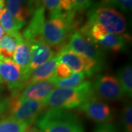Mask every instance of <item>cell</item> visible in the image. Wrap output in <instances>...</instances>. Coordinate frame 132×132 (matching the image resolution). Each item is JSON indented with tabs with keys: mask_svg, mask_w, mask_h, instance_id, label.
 <instances>
[{
	"mask_svg": "<svg viewBox=\"0 0 132 132\" xmlns=\"http://www.w3.org/2000/svg\"><path fill=\"white\" fill-rule=\"evenodd\" d=\"M95 95L93 83L85 81L75 87L54 89L43 101V103L47 108L70 110L79 108Z\"/></svg>",
	"mask_w": 132,
	"mask_h": 132,
	"instance_id": "6da1fadb",
	"label": "cell"
},
{
	"mask_svg": "<svg viewBox=\"0 0 132 132\" xmlns=\"http://www.w3.org/2000/svg\"><path fill=\"white\" fill-rule=\"evenodd\" d=\"M42 132H85L76 114L62 109H47L36 121Z\"/></svg>",
	"mask_w": 132,
	"mask_h": 132,
	"instance_id": "7a4b0ae2",
	"label": "cell"
},
{
	"mask_svg": "<svg viewBox=\"0 0 132 132\" xmlns=\"http://www.w3.org/2000/svg\"><path fill=\"white\" fill-rule=\"evenodd\" d=\"M90 23H96L104 26L109 34L122 35L126 30L127 22L121 13L113 8L101 5L92 7L87 13Z\"/></svg>",
	"mask_w": 132,
	"mask_h": 132,
	"instance_id": "3957f363",
	"label": "cell"
},
{
	"mask_svg": "<svg viewBox=\"0 0 132 132\" xmlns=\"http://www.w3.org/2000/svg\"><path fill=\"white\" fill-rule=\"evenodd\" d=\"M19 93H12L8 98V115L33 125L48 108L43 101L20 99Z\"/></svg>",
	"mask_w": 132,
	"mask_h": 132,
	"instance_id": "277c9868",
	"label": "cell"
},
{
	"mask_svg": "<svg viewBox=\"0 0 132 132\" xmlns=\"http://www.w3.org/2000/svg\"><path fill=\"white\" fill-rule=\"evenodd\" d=\"M32 72L15 63L13 60L0 61V83H4L12 93H17L26 87Z\"/></svg>",
	"mask_w": 132,
	"mask_h": 132,
	"instance_id": "5b68a950",
	"label": "cell"
},
{
	"mask_svg": "<svg viewBox=\"0 0 132 132\" xmlns=\"http://www.w3.org/2000/svg\"><path fill=\"white\" fill-rule=\"evenodd\" d=\"M65 45L76 53L89 57L103 65H104L103 52L96 43L79 31H75L71 34L68 37V42Z\"/></svg>",
	"mask_w": 132,
	"mask_h": 132,
	"instance_id": "8992f818",
	"label": "cell"
},
{
	"mask_svg": "<svg viewBox=\"0 0 132 132\" xmlns=\"http://www.w3.org/2000/svg\"><path fill=\"white\" fill-rule=\"evenodd\" d=\"M95 95L107 101H118L123 98V93L119 81L112 75H99L93 83Z\"/></svg>",
	"mask_w": 132,
	"mask_h": 132,
	"instance_id": "52a82bcc",
	"label": "cell"
},
{
	"mask_svg": "<svg viewBox=\"0 0 132 132\" xmlns=\"http://www.w3.org/2000/svg\"><path fill=\"white\" fill-rule=\"evenodd\" d=\"M79 109L89 119L98 124L109 123L113 118L112 109L108 104L100 101L96 95L88 100Z\"/></svg>",
	"mask_w": 132,
	"mask_h": 132,
	"instance_id": "ba28073f",
	"label": "cell"
},
{
	"mask_svg": "<svg viewBox=\"0 0 132 132\" xmlns=\"http://www.w3.org/2000/svg\"><path fill=\"white\" fill-rule=\"evenodd\" d=\"M41 5V0H7L6 9L17 21L26 24L33 12Z\"/></svg>",
	"mask_w": 132,
	"mask_h": 132,
	"instance_id": "9c48e42d",
	"label": "cell"
},
{
	"mask_svg": "<svg viewBox=\"0 0 132 132\" xmlns=\"http://www.w3.org/2000/svg\"><path fill=\"white\" fill-rule=\"evenodd\" d=\"M46 21V13L43 5L38 7L32 13L27 27L21 34L23 39L27 42L42 40L41 32Z\"/></svg>",
	"mask_w": 132,
	"mask_h": 132,
	"instance_id": "30bf717a",
	"label": "cell"
},
{
	"mask_svg": "<svg viewBox=\"0 0 132 132\" xmlns=\"http://www.w3.org/2000/svg\"><path fill=\"white\" fill-rule=\"evenodd\" d=\"M55 87L54 80L52 78L46 81H39L27 85L19 93V98L21 100H35L43 101Z\"/></svg>",
	"mask_w": 132,
	"mask_h": 132,
	"instance_id": "8fae6325",
	"label": "cell"
},
{
	"mask_svg": "<svg viewBox=\"0 0 132 132\" xmlns=\"http://www.w3.org/2000/svg\"><path fill=\"white\" fill-rule=\"evenodd\" d=\"M59 62L65 64L73 73L83 72L85 68L84 55L78 54L71 50L65 44L60 48L58 53L55 55ZM84 73V72H83Z\"/></svg>",
	"mask_w": 132,
	"mask_h": 132,
	"instance_id": "7c38bea8",
	"label": "cell"
},
{
	"mask_svg": "<svg viewBox=\"0 0 132 132\" xmlns=\"http://www.w3.org/2000/svg\"><path fill=\"white\" fill-rule=\"evenodd\" d=\"M32 56L29 65V69L32 71L35 68L41 65L54 57V52L43 40H37L31 42Z\"/></svg>",
	"mask_w": 132,
	"mask_h": 132,
	"instance_id": "4fadbf2b",
	"label": "cell"
},
{
	"mask_svg": "<svg viewBox=\"0 0 132 132\" xmlns=\"http://www.w3.org/2000/svg\"><path fill=\"white\" fill-rule=\"evenodd\" d=\"M129 42L131 36L128 35H114L108 34L104 39L96 43L99 48L112 52H123Z\"/></svg>",
	"mask_w": 132,
	"mask_h": 132,
	"instance_id": "5bb4252c",
	"label": "cell"
},
{
	"mask_svg": "<svg viewBox=\"0 0 132 132\" xmlns=\"http://www.w3.org/2000/svg\"><path fill=\"white\" fill-rule=\"evenodd\" d=\"M58 60L56 56H54L44 64L35 68L32 72L27 85L51 79L54 76Z\"/></svg>",
	"mask_w": 132,
	"mask_h": 132,
	"instance_id": "9a60e30c",
	"label": "cell"
},
{
	"mask_svg": "<svg viewBox=\"0 0 132 132\" xmlns=\"http://www.w3.org/2000/svg\"><path fill=\"white\" fill-rule=\"evenodd\" d=\"M31 56H32L31 43L26 40H24L20 45H19V46L15 49L13 54V61L23 68L29 69Z\"/></svg>",
	"mask_w": 132,
	"mask_h": 132,
	"instance_id": "2e32d148",
	"label": "cell"
},
{
	"mask_svg": "<svg viewBox=\"0 0 132 132\" xmlns=\"http://www.w3.org/2000/svg\"><path fill=\"white\" fill-rule=\"evenodd\" d=\"M117 79L120 85L123 95L132 96V67L128 64L121 67L117 72Z\"/></svg>",
	"mask_w": 132,
	"mask_h": 132,
	"instance_id": "e0dca14e",
	"label": "cell"
},
{
	"mask_svg": "<svg viewBox=\"0 0 132 132\" xmlns=\"http://www.w3.org/2000/svg\"><path fill=\"white\" fill-rule=\"evenodd\" d=\"M28 123L7 115L0 119V132H24Z\"/></svg>",
	"mask_w": 132,
	"mask_h": 132,
	"instance_id": "ac0fdd59",
	"label": "cell"
},
{
	"mask_svg": "<svg viewBox=\"0 0 132 132\" xmlns=\"http://www.w3.org/2000/svg\"><path fill=\"white\" fill-rule=\"evenodd\" d=\"M0 24L5 29L6 33L19 32V30L23 28L25 25L17 21L6 8L2 10L0 15Z\"/></svg>",
	"mask_w": 132,
	"mask_h": 132,
	"instance_id": "d6986e66",
	"label": "cell"
},
{
	"mask_svg": "<svg viewBox=\"0 0 132 132\" xmlns=\"http://www.w3.org/2000/svg\"><path fill=\"white\" fill-rule=\"evenodd\" d=\"M21 34L17 32L14 33H7L0 40V48L14 53L15 49L24 41Z\"/></svg>",
	"mask_w": 132,
	"mask_h": 132,
	"instance_id": "ffe728a7",
	"label": "cell"
},
{
	"mask_svg": "<svg viewBox=\"0 0 132 132\" xmlns=\"http://www.w3.org/2000/svg\"><path fill=\"white\" fill-rule=\"evenodd\" d=\"M86 75L83 72L73 73L69 78L62 79V80H54L55 87H62V88H72L77 87L84 82Z\"/></svg>",
	"mask_w": 132,
	"mask_h": 132,
	"instance_id": "44dd1931",
	"label": "cell"
},
{
	"mask_svg": "<svg viewBox=\"0 0 132 132\" xmlns=\"http://www.w3.org/2000/svg\"><path fill=\"white\" fill-rule=\"evenodd\" d=\"M122 121L124 132H132V106L131 104L124 106L122 110Z\"/></svg>",
	"mask_w": 132,
	"mask_h": 132,
	"instance_id": "7402d4cb",
	"label": "cell"
},
{
	"mask_svg": "<svg viewBox=\"0 0 132 132\" xmlns=\"http://www.w3.org/2000/svg\"><path fill=\"white\" fill-rule=\"evenodd\" d=\"M42 5L49 12V18L62 13L60 0H41Z\"/></svg>",
	"mask_w": 132,
	"mask_h": 132,
	"instance_id": "603a6c76",
	"label": "cell"
},
{
	"mask_svg": "<svg viewBox=\"0 0 132 132\" xmlns=\"http://www.w3.org/2000/svg\"><path fill=\"white\" fill-rule=\"evenodd\" d=\"M73 73V72L68 66L66 65L65 64H64L62 62H58V64L56 68V71H55V74H54V76L53 77V79L54 80L65 79L72 76Z\"/></svg>",
	"mask_w": 132,
	"mask_h": 132,
	"instance_id": "cb8c5ba5",
	"label": "cell"
},
{
	"mask_svg": "<svg viewBox=\"0 0 132 132\" xmlns=\"http://www.w3.org/2000/svg\"><path fill=\"white\" fill-rule=\"evenodd\" d=\"M132 0H111L109 6H113L119 7L124 12L131 10Z\"/></svg>",
	"mask_w": 132,
	"mask_h": 132,
	"instance_id": "d4e9b609",
	"label": "cell"
},
{
	"mask_svg": "<svg viewBox=\"0 0 132 132\" xmlns=\"http://www.w3.org/2000/svg\"><path fill=\"white\" fill-rule=\"evenodd\" d=\"M73 10L75 12H81L89 8L92 5V0H72Z\"/></svg>",
	"mask_w": 132,
	"mask_h": 132,
	"instance_id": "484cf974",
	"label": "cell"
},
{
	"mask_svg": "<svg viewBox=\"0 0 132 132\" xmlns=\"http://www.w3.org/2000/svg\"><path fill=\"white\" fill-rule=\"evenodd\" d=\"M93 132H118L115 126L111 122L98 124Z\"/></svg>",
	"mask_w": 132,
	"mask_h": 132,
	"instance_id": "4316f807",
	"label": "cell"
},
{
	"mask_svg": "<svg viewBox=\"0 0 132 132\" xmlns=\"http://www.w3.org/2000/svg\"><path fill=\"white\" fill-rule=\"evenodd\" d=\"M13 52H8L4 48H0V60H2V62L13 60Z\"/></svg>",
	"mask_w": 132,
	"mask_h": 132,
	"instance_id": "83f0119b",
	"label": "cell"
},
{
	"mask_svg": "<svg viewBox=\"0 0 132 132\" xmlns=\"http://www.w3.org/2000/svg\"><path fill=\"white\" fill-rule=\"evenodd\" d=\"M8 109V98H2L0 93V118L7 112Z\"/></svg>",
	"mask_w": 132,
	"mask_h": 132,
	"instance_id": "f1b7e54d",
	"label": "cell"
},
{
	"mask_svg": "<svg viewBox=\"0 0 132 132\" xmlns=\"http://www.w3.org/2000/svg\"><path fill=\"white\" fill-rule=\"evenodd\" d=\"M24 132H42L36 126L34 125H30L27 128V129L25 130Z\"/></svg>",
	"mask_w": 132,
	"mask_h": 132,
	"instance_id": "f546056e",
	"label": "cell"
},
{
	"mask_svg": "<svg viewBox=\"0 0 132 132\" xmlns=\"http://www.w3.org/2000/svg\"><path fill=\"white\" fill-rule=\"evenodd\" d=\"M6 34H7V33H6V32L5 31V29H3V27H2L1 26V24H0V40L4 37Z\"/></svg>",
	"mask_w": 132,
	"mask_h": 132,
	"instance_id": "4dcf8cb0",
	"label": "cell"
},
{
	"mask_svg": "<svg viewBox=\"0 0 132 132\" xmlns=\"http://www.w3.org/2000/svg\"><path fill=\"white\" fill-rule=\"evenodd\" d=\"M110 2H111V0H102V2L101 4L105 5V6H108L109 5V3H110Z\"/></svg>",
	"mask_w": 132,
	"mask_h": 132,
	"instance_id": "1f68e13d",
	"label": "cell"
},
{
	"mask_svg": "<svg viewBox=\"0 0 132 132\" xmlns=\"http://www.w3.org/2000/svg\"><path fill=\"white\" fill-rule=\"evenodd\" d=\"M5 0H0V7L5 8Z\"/></svg>",
	"mask_w": 132,
	"mask_h": 132,
	"instance_id": "d6a6232c",
	"label": "cell"
},
{
	"mask_svg": "<svg viewBox=\"0 0 132 132\" xmlns=\"http://www.w3.org/2000/svg\"><path fill=\"white\" fill-rule=\"evenodd\" d=\"M4 9L3 7H0V15H1V13H2V10Z\"/></svg>",
	"mask_w": 132,
	"mask_h": 132,
	"instance_id": "836d02e7",
	"label": "cell"
},
{
	"mask_svg": "<svg viewBox=\"0 0 132 132\" xmlns=\"http://www.w3.org/2000/svg\"><path fill=\"white\" fill-rule=\"evenodd\" d=\"M72 2H73V1H72Z\"/></svg>",
	"mask_w": 132,
	"mask_h": 132,
	"instance_id": "e575fe53",
	"label": "cell"
}]
</instances>
